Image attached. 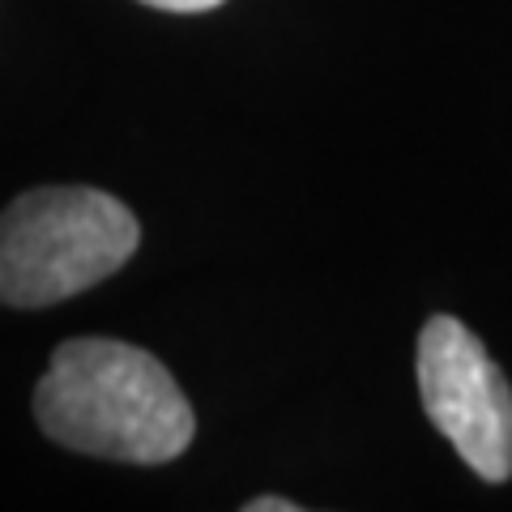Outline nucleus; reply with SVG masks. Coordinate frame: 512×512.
<instances>
[{"label":"nucleus","instance_id":"20e7f679","mask_svg":"<svg viewBox=\"0 0 512 512\" xmlns=\"http://www.w3.org/2000/svg\"><path fill=\"white\" fill-rule=\"evenodd\" d=\"M150 9H163V13H205V9H218L222 0H141Z\"/></svg>","mask_w":512,"mask_h":512},{"label":"nucleus","instance_id":"39448f33","mask_svg":"<svg viewBox=\"0 0 512 512\" xmlns=\"http://www.w3.org/2000/svg\"><path fill=\"white\" fill-rule=\"evenodd\" d=\"M244 512H299V504L282 500V495H261V500H248Z\"/></svg>","mask_w":512,"mask_h":512},{"label":"nucleus","instance_id":"f03ea898","mask_svg":"<svg viewBox=\"0 0 512 512\" xmlns=\"http://www.w3.org/2000/svg\"><path fill=\"white\" fill-rule=\"evenodd\" d=\"M141 222L103 188H30L0 210V303L47 308L128 265Z\"/></svg>","mask_w":512,"mask_h":512},{"label":"nucleus","instance_id":"f257e3e1","mask_svg":"<svg viewBox=\"0 0 512 512\" xmlns=\"http://www.w3.org/2000/svg\"><path fill=\"white\" fill-rule=\"evenodd\" d=\"M35 419L73 453L163 466L197 436L180 384L150 350L116 338H73L52 350L35 384Z\"/></svg>","mask_w":512,"mask_h":512},{"label":"nucleus","instance_id":"7ed1b4c3","mask_svg":"<svg viewBox=\"0 0 512 512\" xmlns=\"http://www.w3.org/2000/svg\"><path fill=\"white\" fill-rule=\"evenodd\" d=\"M419 397L431 427L483 483L512 478V384L457 316H431L419 333Z\"/></svg>","mask_w":512,"mask_h":512}]
</instances>
